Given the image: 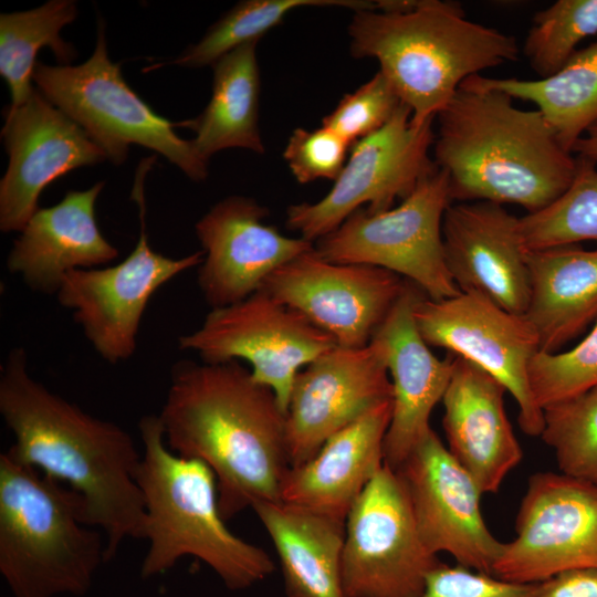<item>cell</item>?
Wrapping results in <instances>:
<instances>
[{"label": "cell", "instance_id": "20", "mask_svg": "<svg viewBox=\"0 0 597 597\" xmlns=\"http://www.w3.org/2000/svg\"><path fill=\"white\" fill-rule=\"evenodd\" d=\"M442 241L446 265L461 292L482 294L524 315L530 276L519 218L494 202L451 203L442 221Z\"/></svg>", "mask_w": 597, "mask_h": 597}, {"label": "cell", "instance_id": "26", "mask_svg": "<svg viewBox=\"0 0 597 597\" xmlns=\"http://www.w3.org/2000/svg\"><path fill=\"white\" fill-rule=\"evenodd\" d=\"M251 509L274 545L287 597H344L345 522L283 501H260Z\"/></svg>", "mask_w": 597, "mask_h": 597}, {"label": "cell", "instance_id": "22", "mask_svg": "<svg viewBox=\"0 0 597 597\" xmlns=\"http://www.w3.org/2000/svg\"><path fill=\"white\" fill-rule=\"evenodd\" d=\"M505 387L490 374L454 355L441 400L447 448L483 494L496 493L523 459L505 411Z\"/></svg>", "mask_w": 597, "mask_h": 597}, {"label": "cell", "instance_id": "17", "mask_svg": "<svg viewBox=\"0 0 597 597\" xmlns=\"http://www.w3.org/2000/svg\"><path fill=\"white\" fill-rule=\"evenodd\" d=\"M392 400L386 349L336 346L296 375L286 411L290 467L312 459L324 442L376 406Z\"/></svg>", "mask_w": 597, "mask_h": 597}, {"label": "cell", "instance_id": "2", "mask_svg": "<svg viewBox=\"0 0 597 597\" xmlns=\"http://www.w3.org/2000/svg\"><path fill=\"white\" fill-rule=\"evenodd\" d=\"M158 417L168 448L214 473L226 521L256 502L280 501L291 468L286 415L239 360L176 363Z\"/></svg>", "mask_w": 597, "mask_h": 597}, {"label": "cell", "instance_id": "15", "mask_svg": "<svg viewBox=\"0 0 597 597\" xmlns=\"http://www.w3.org/2000/svg\"><path fill=\"white\" fill-rule=\"evenodd\" d=\"M405 285L394 272L333 263L313 248L273 271L261 290L302 313L337 346L358 348L370 343Z\"/></svg>", "mask_w": 597, "mask_h": 597}, {"label": "cell", "instance_id": "28", "mask_svg": "<svg viewBox=\"0 0 597 597\" xmlns=\"http://www.w3.org/2000/svg\"><path fill=\"white\" fill-rule=\"evenodd\" d=\"M475 78L513 100L533 103L570 153L574 144L597 122V41L577 50L556 74L547 78H498L481 74Z\"/></svg>", "mask_w": 597, "mask_h": 597}, {"label": "cell", "instance_id": "1", "mask_svg": "<svg viewBox=\"0 0 597 597\" xmlns=\"http://www.w3.org/2000/svg\"><path fill=\"white\" fill-rule=\"evenodd\" d=\"M0 413L14 439L6 453L82 496L86 523L105 537L106 563L126 540H144L136 480L142 451L128 431L35 380L22 347L11 349L1 366Z\"/></svg>", "mask_w": 597, "mask_h": 597}, {"label": "cell", "instance_id": "27", "mask_svg": "<svg viewBox=\"0 0 597 597\" xmlns=\"http://www.w3.org/2000/svg\"><path fill=\"white\" fill-rule=\"evenodd\" d=\"M256 43L243 44L221 56L213 70L212 94L192 119L177 122L195 133L191 139L201 158L223 149L242 148L264 154L259 128L260 72Z\"/></svg>", "mask_w": 597, "mask_h": 597}, {"label": "cell", "instance_id": "34", "mask_svg": "<svg viewBox=\"0 0 597 597\" xmlns=\"http://www.w3.org/2000/svg\"><path fill=\"white\" fill-rule=\"evenodd\" d=\"M528 383L542 410L597 387V322L572 349L538 352L528 366Z\"/></svg>", "mask_w": 597, "mask_h": 597}, {"label": "cell", "instance_id": "25", "mask_svg": "<svg viewBox=\"0 0 597 597\" xmlns=\"http://www.w3.org/2000/svg\"><path fill=\"white\" fill-rule=\"evenodd\" d=\"M530 298L524 316L540 352L557 353L597 322V249L577 244L527 251Z\"/></svg>", "mask_w": 597, "mask_h": 597}, {"label": "cell", "instance_id": "5", "mask_svg": "<svg viewBox=\"0 0 597 597\" xmlns=\"http://www.w3.org/2000/svg\"><path fill=\"white\" fill-rule=\"evenodd\" d=\"M138 430L143 449L136 480L148 542L140 576L163 574L185 556L203 562L231 590L247 589L271 576L275 565L268 552L228 528L212 470L168 448L158 415L142 417Z\"/></svg>", "mask_w": 597, "mask_h": 597}, {"label": "cell", "instance_id": "38", "mask_svg": "<svg viewBox=\"0 0 597 597\" xmlns=\"http://www.w3.org/2000/svg\"><path fill=\"white\" fill-rule=\"evenodd\" d=\"M534 597H597V567L558 573L535 584Z\"/></svg>", "mask_w": 597, "mask_h": 597}, {"label": "cell", "instance_id": "4", "mask_svg": "<svg viewBox=\"0 0 597 597\" xmlns=\"http://www.w3.org/2000/svg\"><path fill=\"white\" fill-rule=\"evenodd\" d=\"M378 2L354 11L350 54L378 61L416 126L436 119L470 76L519 59L514 36L468 20L459 2Z\"/></svg>", "mask_w": 597, "mask_h": 597}, {"label": "cell", "instance_id": "8", "mask_svg": "<svg viewBox=\"0 0 597 597\" xmlns=\"http://www.w3.org/2000/svg\"><path fill=\"white\" fill-rule=\"evenodd\" d=\"M451 203L448 176L437 166L398 206L375 213L356 210L314 242V250L333 263L394 272L434 301L455 296L461 291L446 265L442 241V221Z\"/></svg>", "mask_w": 597, "mask_h": 597}, {"label": "cell", "instance_id": "30", "mask_svg": "<svg viewBox=\"0 0 597 597\" xmlns=\"http://www.w3.org/2000/svg\"><path fill=\"white\" fill-rule=\"evenodd\" d=\"M303 7H344L353 11L374 9L376 1L360 0H247L237 3L214 22L205 35L174 60L157 64L182 67L212 65L230 51L258 42L293 10Z\"/></svg>", "mask_w": 597, "mask_h": 597}, {"label": "cell", "instance_id": "36", "mask_svg": "<svg viewBox=\"0 0 597 597\" xmlns=\"http://www.w3.org/2000/svg\"><path fill=\"white\" fill-rule=\"evenodd\" d=\"M349 145L324 126L312 130L300 127L291 134L283 158L300 184L318 179L335 181L346 164Z\"/></svg>", "mask_w": 597, "mask_h": 597}, {"label": "cell", "instance_id": "3", "mask_svg": "<svg viewBox=\"0 0 597 597\" xmlns=\"http://www.w3.org/2000/svg\"><path fill=\"white\" fill-rule=\"evenodd\" d=\"M436 118L433 161L448 176L452 202L513 203L533 213L574 179L576 157L542 112L517 107L475 75Z\"/></svg>", "mask_w": 597, "mask_h": 597}, {"label": "cell", "instance_id": "10", "mask_svg": "<svg viewBox=\"0 0 597 597\" xmlns=\"http://www.w3.org/2000/svg\"><path fill=\"white\" fill-rule=\"evenodd\" d=\"M178 344L202 363L248 362L252 378L273 390L285 415L300 368L337 346L328 333L261 289L211 308L201 326L180 336Z\"/></svg>", "mask_w": 597, "mask_h": 597}, {"label": "cell", "instance_id": "31", "mask_svg": "<svg viewBox=\"0 0 597 597\" xmlns=\"http://www.w3.org/2000/svg\"><path fill=\"white\" fill-rule=\"evenodd\" d=\"M576 160L569 187L544 209L519 218L526 251L597 241V166Z\"/></svg>", "mask_w": 597, "mask_h": 597}, {"label": "cell", "instance_id": "9", "mask_svg": "<svg viewBox=\"0 0 597 597\" xmlns=\"http://www.w3.org/2000/svg\"><path fill=\"white\" fill-rule=\"evenodd\" d=\"M153 161L148 157L139 163L132 190L140 221L134 250L114 265L70 271L55 294L59 303L73 312L95 352L109 364L124 362L134 354L143 314L155 292L178 274L200 265L205 256L201 250L172 259L151 249L146 231L144 181Z\"/></svg>", "mask_w": 597, "mask_h": 597}, {"label": "cell", "instance_id": "37", "mask_svg": "<svg viewBox=\"0 0 597 597\" xmlns=\"http://www.w3.org/2000/svg\"><path fill=\"white\" fill-rule=\"evenodd\" d=\"M535 584L500 579L462 565L440 563L427 576L419 597H534Z\"/></svg>", "mask_w": 597, "mask_h": 597}, {"label": "cell", "instance_id": "19", "mask_svg": "<svg viewBox=\"0 0 597 597\" xmlns=\"http://www.w3.org/2000/svg\"><path fill=\"white\" fill-rule=\"evenodd\" d=\"M269 209L254 199L231 196L196 223L205 252L198 285L211 308L240 302L259 291L266 277L314 243L291 238L263 222Z\"/></svg>", "mask_w": 597, "mask_h": 597}, {"label": "cell", "instance_id": "11", "mask_svg": "<svg viewBox=\"0 0 597 597\" xmlns=\"http://www.w3.org/2000/svg\"><path fill=\"white\" fill-rule=\"evenodd\" d=\"M440 563L421 537L399 474L384 463L346 517L344 597H419Z\"/></svg>", "mask_w": 597, "mask_h": 597}, {"label": "cell", "instance_id": "16", "mask_svg": "<svg viewBox=\"0 0 597 597\" xmlns=\"http://www.w3.org/2000/svg\"><path fill=\"white\" fill-rule=\"evenodd\" d=\"M428 548L457 564L492 575L503 543L488 527L483 494L472 475L431 430L396 469Z\"/></svg>", "mask_w": 597, "mask_h": 597}, {"label": "cell", "instance_id": "24", "mask_svg": "<svg viewBox=\"0 0 597 597\" xmlns=\"http://www.w3.org/2000/svg\"><path fill=\"white\" fill-rule=\"evenodd\" d=\"M392 400L329 437L308 461L290 468L280 501L346 522L367 484L384 465Z\"/></svg>", "mask_w": 597, "mask_h": 597}, {"label": "cell", "instance_id": "21", "mask_svg": "<svg viewBox=\"0 0 597 597\" xmlns=\"http://www.w3.org/2000/svg\"><path fill=\"white\" fill-rule=\"evenodd\" d=\"M426 295L406 280L405 289L374 337L386 349L392 386V411L384 442V463L396 470L431 430L430 415L450 381L453 357L429 349L413 320V306Z\"/></svg>", "mask_w": 597, "mask_h": 597}, {"label": "cell", "instance_id": "18", "mask_svg": "<svg viewBox=\"0 0 597 597\" xmlns=\"http://www.w3.org/2000/svg\"><path fill=\"white\" fill-rule=\"evenodd\" d=\"M1 137L9 155L0 181V229L21 231L44 188L73 169L107 159L103 149L34 87L19 107H6Z\"/></svg>", "mask_w": 597, "mask_h": 597}, {"label": "cell", "instance_id": "33", "mask_svg": "<svg viewBox=\"0 0 597 597\" xmlns=\"http://www.w3.org/2000/svg\"><path fill=\"white\" fill-rule=\"evenodd\" d=\"M596 33L597 0H557L535 13L522 52L538 78H547Z\"/></svg>", "mask_w": 597, "mask_h": 597}, {"label": "cell", "instance_id": "7", "mask_svg": "<svg viewBox=\"0 0 597 597\" xmlns=\"http://www.w3.org/2000/svg\"><path fill=\"white\" fill-rule=\"evenodd\" d=\"M33 82L54 106L78 124L107 159L123 164L130 145L149 148L176 165L193 181H203L208 164L191 140L179 137L177 123L158 115L126 83L111 61L104 23H98L93 54L78 65L35 63Z\"/></svg>", "mask_w": 597, "mask_h": 597}, {"label": "cell", "instance_id": "23", "mask_svg": "<svg viewBox=\"0 0 597 597\" xmlns=\"http://www.w3.org/2000/svg\"><path fill=\"white\" fill-rule=\"evenodd\" d=\"M104 187L71 190L63 199L39 208L20 231L7 258L10 273L35 292L56 294L66 273L105 265L118 250L98 229L95 203Z\"/></svg>", "mask_w": 597, "mask_h": 597}, {"label": "cell", "instance_id": "14", "mask_svg": "<svg viewBox=\"0 0 597 597\" xmlns=\"http://www.w3.org/2000/svg\"><path fill=\"white\" fill-rule=\"evenodd\" d=\"M515 538L503 543L492 575L537 584L564 570L597 567V491L562 473L533 474Z\"/></svg>", "mask_w": 597, "mask_h": 597}, {"label": "cell", "instance_id": "6", "mask_svg": "<svg viewBox=\"0 0 597 597\" xmlns=\"http://www.w3.org/2000/svg\"><path fill=\"white\" fill-rule=\"evenodd\" d=\"M106 563L82 496L0 454V573L13 597L83 596Z\"/></svg>", "mask_w": 597, "mask_h": 597}, {"label": "cell", "instance_id": "35", "mask_svg": "<svg viewBox=\"0 0 597 597\" xmlns=\"http://www.w3.org/2000/svg\"><path fill=\"white\" fill-rule=\"evenodd\" d=\"M402 104L388 78L378 71L353 93L346 94L322 121V126L342 136L350 146L377 132Z\"/></svg>", "mask_w": 597, "mask_h": 597}, {"label": "cell", "instance_id": "29", "mask_svg": "<svg viewBox=\"0 0 597 597\" xmlns=\"http://www.w3.org/2000/svg\"><path fill=\"white\" fill-rule=\"evenodd\" d=\"M77 17L73 0H50L28 11L0 15V75L8 84L14 109L32 94L33 71L38 52L52 50L61 65H70L76 56L74 46L60 35L63 27Z\"/></svg>", "mask_w": 597, "mask_h": 597}, {"label": "cell", "instance_id": "32", "mask_svg": "<svg viewBox=\"0 0 597 597\" xmlns=\"http://www.w3.org/2000/svg\"><path fill=\"white\" fill-rule=\"evenodd\" d=\"M543 441L562 474L597 491V387L543 410Z\"/></svg>", "mask_w": 597, "mask_h": 597}, {"label": "cell", "instance_id": "39", "mask_svg": "<svg viewBox=\"0 0 597 597\" xmlns=\"http://www.w3.org/2000/svg\"><path fill=\"white\" fill-rule=\"evenodd\" d=\"M572 153L597 166V122L574 144Z\"/></svg>", "mask_w": 597, "mask_h": 597}, {"label": "cell", "instance_id": "13", "mask_svg": "<svg viewBox=\"0 0 597 597\" xmlns=\"http://www.w3.org/2000/svg\"><path fill=\"white\" fill-rule=\"evenodd\" d=\"M412 315L429 346L443 347L499 380L517 404L523 432L541 436L544 415L528 383V366L540 352V342L524 315L511 313L475 292H460L439 301L423 295Z\"/></svg>", "mask_w": 597, "mask_h": 597}, {"label": "cell", "instance_id": "12", "mask_svg": "<svg viewBox=\"0 0 597 597\" xmlns=\"http://www.w3.org/2000/svg\"><path fill=\"white\" fill-rule=\"evenodd\" d=\"M433 122L413 125L411 109L402 103L386 125L352 145L349 158L326 196L287 208L286 227L314 243L364 205L375 213L404 200L437 168L429 156Z\"/></svg>", "mask_w": 597, "mask_h": 597}]
</instances>
